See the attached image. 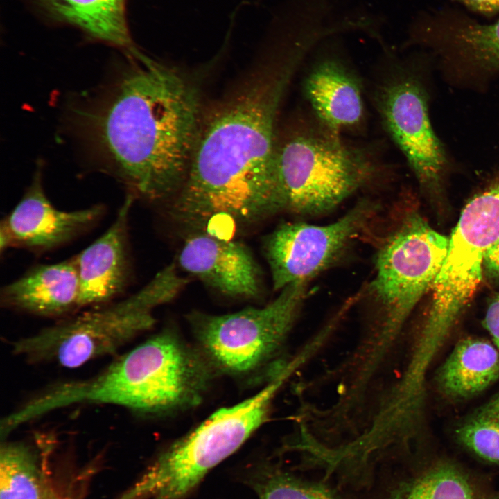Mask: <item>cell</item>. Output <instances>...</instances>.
Here are the masks:
<instances>
[{
    "instance_id": "6da1fadb",
    "label": "cell",
    "mask_w": 499,
    "mask_h": 499,
    "mask_svg": "<svg viewBox=\"0 0 499 499\" xmlns=\"http://www.w3.org/2000/svg\"><path fill=\"white\" fill-rule=\"evenodd\" d=\"M305 61L279 49L226 98L203 112L189 170L171 204L182 225L230 240L284 210L274 168L278 120Z\"/></svg>"
},
{
    "instance_id": "7a4b0ae2",
    "label": "cell",
    "mask_w": 499,
    "mask_h": 499,
    "mask_svg": "<svg viewBox=\"0 0 499 499\" xmlns=\"http://www.w3.org/2000/svg\"><path fill=\"white\" fill-rule=\"evenodd\" d=\"M136 62L90 116L111 173L135 200L176 195L186 179L202 116L183 73L134 51Z\"/></svg>"
},
{
    "instance_id": "3957f363",
    "label": "cell",
    "mask_w": 499,
    "mask_h": 499,
    "mask_svg": "<svg viewBox=\"0 0 499 499\" xmlns=\"http://www.w3.org/2000/svg\"><path fill=\"white\" fill-rule=\"evenodd\" d=\"M213 367L202 353L165 331L118 357L89 379L62 383L63 407L105 404L145 414L198 405L213 377Z\"/></svg>"
},
{
    "instance_id": "277c9868",
    "label": "cell",
    "mask_w": 499,
    "mask_h": 499,
    "mask_svg": "<svg viewBox=\"0 0 499 499\" xmlns=\"http://www.w3.org/2000/svg\"><path fill=\"white\" fill-rule=\"evenodd\" d=\"M274 168L284 210L314 216L374 183L388 166L373 145L345 139L306 107L279 130Z\"/></svg>"
},
{
    "instance_id": "5b68a950",
    "label": "cell",
    "mask_w": 499,
    "mask_h": 499,
    "mask_svg": "<svg viewBox=\"0 0 499 499\" xmlns=\"http://www.w3.org/2000/svg\"><path fill=\"white\" fill-rule=\"evenodd\" d=\"M279 377L252 396L213 413L159 455L126 492L128 499H184L265 421Z\"/></svg>"
},
{
    "instance_id": "8992f818",
    "label": "cell",
    "mask_w": 499,
    "mask_h": 499,
    "mask_svg": "<svg viewBox=\"0 0 499 499\" xmlns=\"http://www.w3.org/2000/svg\"><path fill=\"white\" fill-rule=\"evenodd\" d=\"M421 72L414 60L385 49L369 96L382 128L404 156L420 187L437 194L450 161L430 121L428 93Z\"/></svg>"
},
{
    "instance_id": "52a82bcc",
    "label": "cell",
    "mask_w": 499,
    "mask_h": 499,
    "mask_svg": "<svg viewBox=\"0 0 499 499\" xmlns=\"http://www.w3.org/2000/svg\"><path fill=\"white\" fill-rule=\"evenodd\" d=\"M153 297L141 288L125 299L91 308L13 344V353L33 364L76 368L116 353L155 322Z\"/></svg>"
},
{
    "instance_id": "ba28073f",
    "label": "cell",
    "mask_w": 499,
    "mask_h": 499,
    "mask_svg": "<svg viewBox=\"0 0 499 499\" xmlns=\"http://www.w3.org/2000/svg\"><path fill=\"white\" fill-rule=\"evenodd\" d=\"M308 281L293 283L262 308L227 315L193 312L189 320L200 351L212 366L243 375L268 360L289 329L307 294Z\"/></svg>"
},
{
    "instance_id": "9c48e42d",
    "label": "cell",
    "mask_w": 499,
    "mask_h": 499,
    "mask_svg": "<svg viewBox=\"0 0 499 499\" xmlns=\"http://www.w3.org/2000/svg\"><path fill=\"white\" fill-rule=\"evenodd\" d=\"M498 238L499 170L466 204L448 238L428 316L456 324L481 282L484 255Z\"/></svg>"
},
{
    "instance_id": "30bf717a",
    "label": "cell",
    "mask_w": 499,
    "mask_h": 499,
    "mask_svg": "<svg viewBox=\"0 0 499 499\" xmlns=\"http://www.w3.org/2000/svg\"><path fill=\"white\" fill-rule=\"evenodd\" d=\"M448 238L419 213L407 214L380 247L371 294L401 319L432 290L445 259Z\"/></svg>"
},
{
    "instance_id": "8fae6325",
    "label": "cell",
    "mask_w": 499,
    "mask_h": 499,
    "mask_svg": "<svg viewBox=\"0 0 499 499\" xmlns=\"http://www.w3.org/2000/svg\"><path fill=\"white\" fill-rule=\"evenodd\" d=\"M376 207L364 200L328 225L288 222L277 228L265 243L274 290L308 282L326 269L363 231Z\"/></svg>"
},
{
    "instance_id": "7c38bea8",
    "label": "cell",
    "mask_w": 499,
    "mask_h": 499,
    "mask_svg": "<svg viewBox=\"0 0 499 499\" xmlns=\"http://www.w3.org/2000/svg\"><path fill=\"white\" fill-rule=\"evenodd\" d=\"M308 108L341 134H360L366 128L362 78L337 41L324 39L314 49L302 82Z\"/></svg>"
},
{
    "instance_id": "4fadbf2b",
    "label": "cell",
    "mask_w": 499,
    "mask_h": 499,
    "mask_svg": "<svg viewBox=\"0 0 499 499\" xmlns=\"http://www.w3.org/2000/svg\"><path fill=\"white\" fill-rule=\"evenodd\" d=\"M105 211L103 204L69 211L57 209L44 191L39 164L22 198L1 222L0 250L17 248L39 254L53 251L89 231Z\"/></svg>"
},
{
    "instance_id": "5bb4252c",
    "label": "cell",
    "mask_w": 499,
    "mask_h": 499,
    "mask_svg": "<svg viewBox=\"0 0 499 499\" xmlns=\"http://www.w3.org/2000/svg\"><path fill=\"white\" fill-rule=\"evenodd\" d=\"M409 39L412 44L432 50L459 74L499 72V19L481 24L457 11L440 10L419 17Z\"/></svg>"
},
{
    "instance_id": "9a60e30c",
    "label": "cell",
    "mask_w": 499,
    "mask_h": 499,
    "mask_svg": "<svg viewBox=\"0 0 499 499\" xmlns=\"http://www.w3.org/2000/svg\"><path fill=\"white\" fill-rule=\"evenodd\" d=\"M134 200L127 194L108 229L75 256L81 309L114 301L131 283L133 270L129 219Z\"/></svg>"
},
{
    "instance_id": "2e32d148",
    "label": "cell",
    "mask_w": 499,
    "mask_h": 499,
    "mask_svg": "<svg viewBox=\"0 0 499 499\" xmlns=\"http://www.w3.org/2000/svg\"><path fill=\"white\" fill-rule=\"evenodd\" d=\"M180 266L229 297L253 298L261 290L260 271L250 252L231 240L198 233L185 241Z\"/></svg>"
},
{
    "instance_id": "e0dca14e",
    "label": "cell",
    "mask_w": 499,
    "mask_h": 499,
    "mask_svg": "<svg viewBox=\"0 0 499 499\" xmlns=\"http://www.w3.org/2000/svg\"><path fill=\"white\" fill-rule=\"evenodd\" d=\"M6 308L47 317L71 316L81 309L75 256L53 264H37L1 288Z\"/></svg>"
},
{
    "instance_id": "ac0fdd59",
    "label": "cell",
    "mask_w": 499,
    "mask_h": 499,
    "mask_svg": "<svg viewBox=\"0 0 499 499\" xmlns=\"http://www.w3.org/2000/svg\"><path fill=\"white\" fill-rule=\"evenodd\" d=\"M378 493L376 499H499V489L448 458L391 473Z\"/></svg>"
},
{
    "instance_id": "d6986e66",
    "label": "cell",
    "mask_w": 499,
    "mask_h": 499,
    "mask_svg": "<svg viewBox=\"0 0 499 499\" xmlns=\"http://www.w3.org/2000/svg\"><path fill=\"white\" fill-rule=\"evenodd\" d=\"M499 380V349L477 338L461 340L438 370L437 384L445 396L471 398Z\"/></svg>"
},
{
    "instance_id": "ffe728a7",
    "label": "cell",
    "mask_w": 499,
    "mask_h": 499,
    "mask_svg": "<svg viewBox=\"0 0 499 499\" xmlns=\"http://www.w3.org/2000/svg\"><path fill=\"white\" fill-rule=\"evenodd\" d=\"M38 1L56 19L80 28L91 37L131 49L125 0Z\"/></svg>"
},
{
    "instance_id": "44dd1931",
    "label": "cell",
    "mask_w": 499,
    "mask_h": 499,
    "mask_svg": "<svg viewBox=\"0 0 499 499\" xmlns=\"http://www.w3.org/2000/svg\"><path fill=\"white\" fill-rule=\"evenodd\" d=\"M44 453L20 441L2 443L0 499H52L55 491L47 475Z\"/></svg>"
},
{
    "instance_id": "7402d4cb",
    "label": "cell",
    "mask_w": 499,
    "mask_h": 499,
    "mask_svg": "<svg viewBox=\"0 0 499 499\" xmlns=\"http://www.w3.org/2000/svg\"><path fill=\"white\" fill-rule=\"evenodd\" d=\"M329 478L310 479L283 469H266L254 482L259 499H350Z\"/></svg>"
},
{
    "instance_id": "603a6c76",
    "label": "cell",
    "mask_w": 499,
    "mask_h": 499,
    "mask_svg": "<svg viewBox=\"0 0 499 499\" xmlns=\"http://www.w3.org/2000/svg\"><path fill=\"white\" fill-rule=\"evenodd\" d=\"M455 435L460 445L475 457L499 465V394L462 421Z\"/></svg>"
},
{
    "instance_id": "cb8c5ba5",
    "label": "cell",
    "mask_w": 499,
    "mask_h": 499,
    "mask_svg": "<svg viewBox=\"0 0 499 499\" xmlns=\"http://www.w3.org/2000/svg\"><path fill=\"white\" fill-rule=\"evenodd\" d=\"M483 324L491 337L492 342L499 349V294L490 300Z\"/></svg>"
},
{
    "instance_id": "d4e9b609",
    "label": "cell",
    "mask_w": 499,
    "mask_h": 499,
    "mask_svg": "<svg viewBox=\"0 0 499 499\" xmlns=\"http://www.w3.org/2000/svg\"><path fill=\"white\" fill-rule=\"evenodd\" d=\"M483 269L489 277L499 280V238L487 251L483 260Z\"/></svg>"
},
{
    "instance_id": "484cf974",
    "label": "cell",
    "mask_w": 499,
    "mask_h": 499,
    "mask_svg": "<svg viewBox=\"0 0 499 499\" xmlns=\"http://www.w3.org/2000/svg\"><path fill=\"white\" fill-rule=\"evenodd\" d=\"M469 10L486 15L499 12V0H453Z\"/></svg>"
},
{
    "instance_id": "4316f807",
    "label": "cell",
    "mask_w": 499,
    "mask_h": 499,
    "mask_svg": "<svg viewBox=\"0 0 499 499\" xmlns=\"http://www.w3.org/2000/svg\"><path fill=\"white\" fill-rule=\"evenodd\" d=\"M52 499H60V498H58V495L55 493V494L53 496V497L52 498Z\"/></svg>"
}]
</instances>
